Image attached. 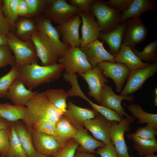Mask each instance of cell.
Returning <instances> with one entry per match:
<instances>
[{"instance_id":"6da1fadb","label":"cell","mask_w":157,"mask_h":157,"mask_svg":"<svg viewBox=\"0 0 157 157\" xmlns=\"http://www.w3.org/2000/svg\"><path fill=\"white\" fill-rule=\"evenodd\" d=\"M22 120L30 130L36 123L48 121L54 124L64 113L56 108L47 97L44 92H37L26 104Z\"/></svg>"},{"instance_id":"7a4b0ae2","label":"cell","mask_w":157,"mask_h":157,"mask_svg":"<svg viewBox=\"0 0 157 157\" xmlns=\"http://www.w3.org/2000/svg\"><path fill=\"white\" fill-rule=\"evenodd\" d=\"M63 70L62 65L58 63L47 66L40 65L35 63L19 67L17 78L32 91L42 84L58 79Z\"/></svg>"},{"instance_id":"3957f363","label":"cell","mask_w":157,"mask_h":157,"mask_svg":"<svg viewBox=\"0 0 157 157\" xmlns=\"http://www.w3.org/2000/svg\"><path fill=\"white\" fill-rule=\"evenodd\" d=\"M89 11L96 17L103 33L113 31L121 23V13L108 6L104 1L94 0L90 6Z\"/></svg>"},{"instance_id":"277c9868","label":"cell","mask_w":157,"mask_h":157,"mask_svg":"<svg viewBox=\"0 0 157 157\" xmlns=\"http://www.w3.org/2000/svg\"><path fill=\"white\" fill-rule=\"evenodd\" d=\"M6 36L8 45L13 53L17 66L19 67L37 63L38 58L34 44L31 40L22 41L11 32Z\"/></svg>"},{"instance_id":"5b68a950","label":"cell","mask_w":157,"mask_h":157,"mask_svg":"<svg viewBox=\"0 0 157 157\" xmlns=\"http://www.w3.org/2000/svg\"><path fill=\"white\" fill-rule=\"evenodd\" d=\"M38 58L42 66L53 65L58 62L60 55L56 45L46 35L38 31L32 35Z\"/></svg>"},{"instance_id":"8992f818","label":"cell","mask_w":157,"mask_h":157,"mask_svg":"<svg viewBox=\"0 0 157 157\" xmlns=\"http://www.w3.org/2000/svg\"><path fill=\"white\" fill-rule=\"evenodd\" d=\"M58 62L62 65L65 72L69 74L84 73L92 68L80 47H69Z\"/></svg>"},{"instance_id":"52a82bcc","label":"cell","mask_w":157,"mask_h":157,"mask_svg":"<svg viewBox=\"0 0 157 157\" xmlns=\"http://www.w3.org/2000/svg\"><path fill=\"white\" fill-rule=\"evenodd\" d=\"M81 10L65 0H50L42 15L58 25L67 21Z\"/></svg>"},{"instance_id":"ba28073f","label":"cell","mask_w":157,"mask_h":157,"mask_svg":"<svg viewBox=\"0 0 157 157\" xmlns=\"http://www.w3.org/2000/svg\"><path fill=\"white\" fill-rule=\"evenodd\" d=\"M135 119L127 117L122 119L119 122H113L110 131L111 142L114 145L118 157H131L124 140L125 132L131 130V124Z\"/></svg>"},{"instance_id":"9c48e42d","label":"cell","mask_w":157,"mask_h":157,"mask_svg":"<svg viewBox=\"0 0 157 157\" xmlns=\"http://www.w3.org/2000/svg\"><path fill=\"white\" fill-rule=\"evenodd\" d=\"M157 71V61L147 66L131 70L120 95L126 96L135 92L148 78L153 76Z\"/></svg>"},{"instance_id":"30bf717a","label":"cell","mask_w":157,"mask_h":157,"mask_svg":"<svg viewBox=\"0 0 157 157\" xmlns=\"http://www.w3.org/2000/svg\"><path fill=\"white\" fill-rule=\"evenodd\" d=\"M123 43L131 48L144 41L147 37L148 29L140 17L129 19L126 21Z\"/></svg>"},{"instance_id":"8fae6325","label":"cell","mask_w":157,"mask_h":157,"mask_svg":"<svg viewBox=\"0 0 157 157\" xmlns=\"http://www.w3.org/2000/svg\"><path fill=\"white\" fill-rule=\"evenodd\" d=\"M81 23L80 16L77 14L57 26L63 44L70 47H80L79 28Z\"/></svg>"},{"instance_id":"7c38bea8","label":"cell","mask_w":157,"mask_h":157,"mask_svg":"<svg viewBox=\"0 0 157 157\" xmlns=\"http://www.w3.org/2000/svg\"><path fill=\"white\" fill-rule=\"evenodd\" d=\"M96 65L102 69L106 78H109L113 80L115 85L116 91L120 92L131 70L123 64L108 61L102 62Z\"/></svg>"},{"instance_id":"4fadbf2b","label":"cell","mask_w":157,"mask_h":157,"mask_svg":"<svg viewBox=\"0 0 157 157\" xmlns=\"http://www.w3.org/2000/svg\"><path fill=\"white\" fill-rule=\"evenodd\" d=\"M123 100H127L131 102L135 100L134 96L132 95L126 96L117 95L114 92L112 87L105 84L102 89L101 100L99 105L114 110L122 119L124 118V116L130 119L134 118L125 111L121 105V102Z\"/></svg>"},{"instance_id":"5bb4252c","label":"cell","mask_w":157,"mask_h":157,"mask_svg":"<svg viewBox=\"0 0 157 157\" xmlns=\"http://www.w3.org/2000/svg\"><path fill=\"white\" fill-rule=\"evenodd\" d=\"M78 74L83 78L88 85V95L93 97L100 104L102 89L105 83L108 82V80L103 75L102 69L96 65L86 72Z\"/></svg>"},{"instance_id":"9a60e30c","label":"cell","mask_w":157,"mask_h":157,"mask_svg":"<svg viewBox=\"0 0 157 157\" xmlns=\"http://www.w3.org/2000/svg\"><path fill=\"white\" fill-rule=\"evenodd\" d=\"M104 42L98 39L80 48L84 54L86 59L92 68L100 63L104 61L115 62L114 56L105 49Z\"/></svg>"},{"instance_id":"2e32d148","label":"cell","mask_w":157,"mask_h":157,"mask_svg":"<svg viewBox=\"0 0 157 157\" xmlns=\"http://www.w3.org/2000/svg\"><path fill=\"white\" fill-rule=\"evenodd\" d=\"M113 122L99 113L95 118L86 121L84 126L96 139L100 140L106 144L111 142L110 131Z\"/></svg>"},{"instance_id":"e0dca14e","label":"cell","mask_w":157,"mask_h":157,"mask_svg":"<svg viewBox=\"0 0 157 157\" xmlns=\"http://www.w3.org/2000/svg\"><path fill=\"white\" fill-rule=\"evenodd\" d=\"M78 14L82 20L81 36L80 47L85 45L98 38L101 32L98 24L89 11H80Z\"/></svg>"},{"instance_id":"ac0fdd59","label":"cell","mask_w":157,"mask_h":157,"mask_svg":"<svg viewBox=\"0 0 157 157\" xmlns=\"http://www.w3.org/2000/svg\"><path fill=\"white\" fill-rule=\"evenodd\" d=\"M31 131L34 146L38 152L52 157L64 146L53 136Z\"/></svg>"},{"instance_id":"d6986e66","label":"cell","mask_w":157,"mask_h":157,"mask_svg":"<svg viewBox=\"0 0 157 157\" xmlns=\"http://www.w3.org/2000/svg\"><path fill=\"white\" fill-rule=\"evenodd\" d=\"M63 114L76 129H78L83 128L86 121L95 118L99 113L93 109L77 106L68 100L67 110Z\"/></svg>"},{"instance_id":"ffe728a7","label":"cell","mask_w":157,"mask_h":157,"mask_svg":"<svg viewBox=\"0 0 157 157\" xmlns=\"http://www.w3.org/2000/svg\"><path fill=\"white\" fill-rule=\"evenodd\" d=\"M34 18L38 31L45 34L54 42L60 56H61L69 47L63 44L60 40V35L56 27L52 25L51 21L42 14Z\"/></svg>"},{"instance_id":"44dd1931","label":"cell","mask_w":157,"mask_h":157,"mask_svg":"<svg viewBox=\"0 0 157 157\" xmlns=\"http://www.w3.org/2000/svg\"><path fill=\"white\" fill-rule=\"evenodd\" d=\"M37 92L27 89L23 82L17 78L9 88L6 97L14 104L25 106Z\"/></svg>"},{"instance_id":"7402d4cb","label":"cell","mask_w":157,"mask_h":157,"mask_svg":"<svg viewBox=\"0 0 157 157\" xmlns=\"http://www.w3.org/2000/svg\"><path fill=\"white\" fill-rule=\"evenodd\" d=\"M126 21L110 32L106 33L101 32L98 37L107 44L109 47V53L112 56L117 54L120 49L124 38Z\"/></svg>"},{"instance_id":"603a6c76","label":"cell","mask_w":157,"mask_h":157,"mask_svg":"<svg viewBox=\"0 0 157 157\" xmlns=\"http://www.w3.org/2000/svg\"><path fill=\"white\" fill-rule=\"evenodd\" d=\"M68 93L70 97H79L87 101L93 110L101 114L109 121L119 122L122 119L119 114L114 110L108 108L97 105L90 100L83 92L78 83L73 85L69 89Z\"/></svg>"},{"instance_id":"cb8c5ba5","label":"cell","mask_w":157,"mask_h":157,"mask_svg":"<svg viewBox=\"0 0 157 157\" xmlns=\"http://www.w3.org/2000/svg\"><path fill=\"white\" fill-rule=\"evenodd\" d=\"M76 131L73 138L80 147L77 150L90 153H95L96 149L104 147L106 144L92 137L83 128L76 129Z\"/></svg>"},{"instance_id":"d4e9b609","label":"cell","mask_w":157,"mask_h":157,"mask_svg":"<svg viewBox=\"0 0 157 157\" xmlns=\"http://www.w3.org/2000/svg\"><path fill=\"white\" fill-rule=\"evenodd\" d=\"M157 8V3L153 0H133L127 9L121 13V22L130 18L140 17L146 11H155Z\"/></svg>"},{"instance_id":"484cf974","label":"cell","mask_w":157,"mask_h":157,"mask_svg":"<svg viewBox=\"0 0 157 157\" xmlns=\"http://www.w3.org/2000/svg\"><path fill=\"white\" fill-rule=\"evenodd\" d=\"M12 123L27 157L35 155L37 152L34 146L31 130L20 120Z\"/></svg>"},{"instance_id":"4316f807","label":"cell","mask_w":157,"mask_h":157,"mask_svg":"<svg viewBox=\"0 0 157 157\" xmlns=\"http://www.w3.org/2000/svg\"><path fill=\"white\" fill-rule=\"evenodd\" d=\"M115 62L125 65L131 70L144 67L149 63L141 61L133 53L131 47L122 44L118 53L114 56Z\"/></svg>"},{"instance_id":"83f0119b","label":"cell","mask_w":157,"mask_h":157,"mask_svg":"<svg viewBox=\"0 0 157 157\" xmlns=\"http://www.w3.org/2000/svg\"><path fill=\"white\" fill-rule=\"evenodd\" d=\"M76 130L68 118L63 114L55 124L53 136L64 145L70 139L73 138Z\"/></svg>"},{"instance_id":"f1b7e54d","label":"cell","mask_w":157,"mask_h":157,"mask_svg":"<svg viewBox=\"0 0 157 157\" xmlns=\"http://www.w3.org/2000/svg\"><path fill=\"white\" fill-rule=\"evenodd\" d=\"M38 31L34 18L20 17L15 24L13 34L20 40L27 41L31 40L33 34Z\"/></svg>"},{"instance_id":"f546056e","label":"cell","mask_w":157,"mask_h":157,"mask_svg":"<svg viewBox=\"0 0 157 157\" xmlns=\"http://www.w3.org/2000/svg\"><path fill=\"white\" fill-rule=\"evenodd\" d=\"M128 110L133 117L138 120V124L147 123L157 129V114L151 113L144 111L138 104L131 102L127 106Z\"/></svg>"},{"instance_id":"4dcf8cb0","label":"cell","mask_w":157,"mask_h":157,"mask_svg":"<svg viewBox=\"0 0 157 157\" xmlns=\"http://www.w3.org/2000/svg\"><path fill=\"white\" fill-rule=\"evenodd\" d=\"M25 108L24 106L0 103V117L11 123L22 120Z\"/></svg>"},{"instance_id":"1f68e13d","label":"cell","mask_w":157,"mask_h":157,"mask_svg":"<svg viewBox=\"0 0 157 157\" xmlns=\"http://www.w3.org/2000/svg\"><path fill=\"white\" fill-rule=\"evenodd\" d=\"M127 138L132 141L134 149L139 156H144L148 154H154L157 151V141L143 139L133 133L126 134Z\"/></svg>"},{"instance_id":"d6a6232c","label":"cell","mask_w":157,"mask_h":157,"mask_svg":"<svg viewBox=\"0 0 157 157\" xmlns=\"http://www.w3.org/2000/svg\"><path fill=\"white\" fill-rule=\"evenodd\" d=\"M44 92L48 100L56 108L64 113L66 111L68 97L67 92L63 89H51Z\"/></svg>"},{"instance_id":"836d02e7","label":"cell","mask_w":157,"mask_h":157,"mask_svg":"<svg viewBox=\"0 0 157 157\" xmlns=\"http://www.w3.org/2000/svg\"><path fill=\"white\" fill-rule=\"evenodd\" d=\"M9 140V147L6 156L27 157L20 142L12 123L10 127Z\"/></svg>"},{"instance_id":"e575fe53","label":"cell","mask_w":157,"mask_h":157,"mask_svg":"<svg viewBox=\"0 0 157 157\" xmlns=\"http://www.w3.org/2000/svg\"><path fill=\"white\" fill-rule=\"evenodd\" d=\"M135 54L141 60L149 63L157 60V41L155 40L146 45L142 51L132 48Z\"/></svg>"},{"instance_id":"d590c367","label":"cell","mask_w":157,"mask_h":157,"mask_svg":"<svg viewBox=\"0 0 157 157\" xmlns=\"http://www.w3.org/2000/svg\"><path fill=\"white\" fill-rule=\"evenodd\" d=\"M18 0H3L2 9L5 17L15 28L16 22L19 18L17 5Z\"/></svg>"},{"instance_id":"8d00e7d4","label":"cell","mask_w":157,"mask_h":157,"mask_svg":"<svg viewBox=\"0 0 157 157\" xmlns=\"http://www.w3.org/2000/svg\"><path fill=\"white\" fill-rule=\"evenodd\" d=\"M18 68L16 65L12 67L8 73L0 78V98L6 97L9 88L17 78Z\"/></svg>"},{"instance_id":"74e56055","label":"cell","mask_w":157,"mask_h":157,"mask_svg":"<svg viewBox=\"0 0 157 157\" xmlns=\"http://www.w3.org/2000/svg\"><path fill=\"white\" fill-rule=\"evenodd\" d=\"M28 7L29 15L35 18L41 15L50 0H26Z\"/></svg>"},{"instance_id":"f35d334b","label":"cell","mask_w":157,"mask_h":157,"mask_svg":"<svg viewBox=\"0 0 157 157\" xmlns=\"http://www.w3.org/2000/svg\"><path fill=\"white\" fill-rule=\"evenodd\" d=\"M9 65H16L14 55L8 44L0 46V69Z\"/></svg>"},{"instance_id":"ab89813d","label":"cell","mask_w":157,"mask_h":157,"mask_svg":"<svg viewBox=\"0 0 157 157\" xmlns=\"http://www.w3.org/2000/svg\"><path fill=\"white\" fill-rule=\"evenodd\" d=\"M78 146L72 138L52 157H74Z\"/></svg>"},{"instance_id":"60d3db41","label":"cell","mask_w":157,"mask_h":157,"mask_svg":"<svg viewBox=\"0 0 157 157\" xmlns=\"http://www.w3.org/2000/svg\"><path fill=\"white\" fill-rule=\"evenodd\" d=\"M133 133L141 138L157 141L155 137L157 135V130L148 124H147L145 126L138 128Z\"/></svg>"},{"instance_id":"b9f144b4","label":"cell","mask_w":157,"mask_h":157,"mask_svg":"<svg viewBox=\"0 0 157 157\" xmlns=\"http://www.w3.org/2000/svg\"><path fill=\"white\" fill-rule=\"evenodd\" d=\"M55 125V124L48 121H40L35 123L32 126L31 130L54 136Z\"/></svg>"},{"instance_id":"7bdbcfd3","label":"cell","mask_w":157,"mask_h":157,"mask_svg":"<svg viewBox=\"0 0 157 157\" xmlns=\"http://www.w3.org/2000/svg\"><path fill=\"white\" fill-rule=\"evenodd\" d=\"M9 132L10 127L0 130V154L1 156H6L8 150Z\"/></svg>"},{"instance_id":"ee69618b","label":"cell","mask_w":157,"mask_h":157,"mask_svg":"<svg viewBox=\"0 0 157 157\" xmlns=\"http://www.w3.org/2000/svg\"><path fill=\"white\" fill-rule=\"evenodd\" d=\"M133 0H110L104 1L108 6L121 13L128 8Z\"/></svg>"},{"instance_id":"f6af8a7d","label":"cell","mask_w":157,"mask_h":157,"mask_svg":"<svg viewBox=\"0 0 157 157\" xmlns=\"http://www.w3.org/2000/svg\"><path fill=\"white\" fill-rule=\"evenodd\" d=\"M3 0H0V32L7 35L9 33L13 34L15 28L8 21L4 15L2 9Z\"/></svg>"},{"instance_id":"bcb514c9","label":"cell","mask_w":157,"mask_h":157,"mask_svg":"<svg viewBox=\"0 0 157 157\" xmlns=\"http://www.w3.org/2000/svg\"><path fill=\"white\" fill-rule=\"evenodd\" d=\"M95 153L101 157H118L115 147L111 142L102 147L98 148Z\"/></svg>"},{"instance_id":"7dc6e473","label":"cell","mask_w":157,"mask_h":157,"mask_svg":"<svg viewBox=\"0 0 157 157\" xmlns=\"http://www.w3.org/2000/svg\"><path fill=\"white\" fill-rule=\"evenodd\" d=\"M94 0H70L69 3L81 10V11H89L90 4Z\"/></svg>"},{"instance_id":"c3c4849f","label":"cell","mask_w":157,"mask_h":157,"mask_svg":"<svg viewBox=\"0 0 157 157\" xmlns=\"http://www.w3.org/2000/svg\"><path fill=\"white\" fill-rule=\"evenodd\" d=\"M17 9L19 17H30L28 6L26 0H18Z\"/></svg>"},{"instance_id":"681fc988","label":"cell","mask_w":157,"mask_h":157,"mask_svg":"<svg viewBox=\"0 0 157 157\" xmlns=\"http://www.w3.org/2000/svg\"><path fill=\"white\" fill-rule=\"evenodd\" d=\"M74 157H95L91 153L76 150Z\"/></svg>"},{"instance_id":"f907efd6","label":"cell","mask_w":157,"mask_h":157,"mask_svg":"<svg viewBox=\"0 0 157 157\" xmlns=\"http://www.w3.org/2000/svg\"><path fill=\"white\" fill-rule=\"evenodd\" d=\"M11 124V123L0 117V130L9 128Z\"/></svg>"},{"instance_id":"816d5d0a","label":"cell","mask_w":157,"mask_h":157,"mask_svg":"<svg viewBox=\"0 0 157 157\" xmlns=\"http://www.w3.org/2000/svg\"><path fill=\"white\" fill-rule=\"evenodd\" d=\"M8 44L7 37L0 32V46Z\"/></svg>"},{"instance_id":"f5cc1de1","label":"cell","mask_w":157,"mask_h":157,"mask_svg":"<svg viewBox=\"0 0 157 157\" xmlns=\"http://www.w3.org/2000/svg\"><path fill=\"white\" fill-rule=\"evenodd\" d=\"M155 98L154 103L155 106H157V88L156 87L154 89Z\"/></svg>"},{"instance_id":"db71d44e","label":"cell","mask_w":157,"mask_h":157,"mask_svg":"<svg viewBox=\"0 0 157 157\" xmlns=\"http://www.w3.org/2000/svg\"><path fill=\"white\" fill-rule=\"evenodd\" d=\"M30 157H52L51 156H49L46 155H45L41 154H40L38 152L35 155Z\"/></svg>"},{"instance_id":"11a10c76","label":"cell","mask_w":157,"mask_h":157,"mask_svg":"<svg viewBox=\"0 0 157 157\" xmlns=\"http://www.w3.org/2000/svg\"><path fill=\"white\" fill-rule=\"evenodd\" d=\"M145 157H157V155L154 154H148L145 155Z\"/></svg>"},{"instance_id":"9f6ffc18","label":"cell","mask_w":157,"mask_h":157,"mask_svg":"<svg viewBox=\"0 0 157 157\" xmlns=\"http://www.w3.org/2000/svg\"><path fill=\"white\" fill-rule=\"evenodd\" d=\"M0 157H8L6 156H0Z\"/></svg>"}]
</instances>
